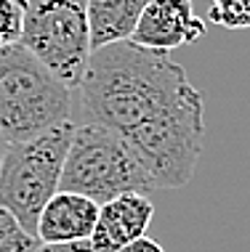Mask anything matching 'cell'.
<instances>
[{
    "label": "cell",
    "instance_id": "15",
    "mask_svg": "<svg viewBox=\"0 0 250 252\" xmlns=\"http://www.w3.org/2000/svg\"><path fill=\"white\" fill-rule=\"evenodd\" d=\"M120 252H165V250H163V244L149 239V236H139L136 242H131L128 247H123Z\"/></svg>",
    "mask_w": 250,
    "mask_h": 252
},
{
    "label": "cell",
    "instance_id": "11",
    "mask_svg": "<svg viewBox=\"0 0 250 252\" xmlns=\"http://www.w3.org/2000/svg\"><path fill=\"white\" fill-rule=\"evenodd\" d=\"M208 19L226 30H250V0H208Z\"/></svg>",
    "mask_w": 250,
    "mask_h": 252
},
{
    "label": "cell",
    "instance_id": "16",
    "mask_svg": "<svg viewBox=\"0 0 250 252\" xmlns=\"http://www.w3.org/2000/svg\"><path fill=\"white\" fill-rule=\"evenodd\" d=\"M5 149H8V141L0 135V165H3V157H5Z\"/></svg>",
    "mask_w": 250,
    "mask_h": 252
},
{
    "label": "cell",
    "instance_id": "2",
    "mask_svg": "<svg viewBox=\"0 0 250 252\" xmlns=\"http://www.w3.org/2000/svg\"><path fill=\"white\" fill-rule=\"evenodd\" d=\"M70 117L72 88L22 43L0 48V135L8 144L37 138Z\"/></svg>",
    "mask_w": 250,
    "mask_h": 252
},
{
    "label": "cell",
    "instance_id": "4",
    "mask_svg": "<svg viewBox=\"0 0 250 252\" xmlns=\"http://www.w3.org/2000/svg\"><path fill=\"white\" fill-rule=\"evenodd\" d=\"M202 135H205V98L189 88L176 104L133 127L125 141L136 152L157 189H184L194 178Z\"/></svg>",
    "mask_w": 250,
    "mask_h": 252
},
{
    "label": "cell",
    "instance_id": "8",
    "mask_svg": "<svg viewBox=\"0 0 250 252\" xmlns=\"http://www.w3.org/2000/svg\"><path fill=\"white\" fill-rule=\"evenodd\" d=\"M154 218V204L146 194H123L99 207V220L91 234L93 252H120L139 236H146Z\"/></svg>",
    "mask_w": 250,
    "mask_h": 252
},
{
    "label": "cell",
    "instance_id": "10",
    "mask_svg": "<svg viewBox=\"0 0 250 252\" xmlns=\"http://www.w3.org/2000/svg\"><path fill=\"white\" fill-rule=\"evenodd\" d=\"M152 0H88L91 48H104L112 43L131 40L141 13Z\"/></svg>",
    "mask_w": 250,
    "mask_h": 252
},
{
    "label": "cell",
    "instance_id": "13",
    "mask_svg": "<svg viewBox=\"0 0 250 252\" xmlns=\"http://www.w3.org/2000/svg\"><path fill=\"white\" fill-rule=\"evenodd\" d=\"M30 0H0V48L22 43Z\"/></svg>",
    "mask_w": 250,
    "mask_h": 252
},
{
    "label": "cell",
    "instance_id": "12",
    "mask_svg": "<svg viewBox=\"0 0 250 252\" xmlns=\"http://www.w3.org/2000/svg\"><path fill=\"white\" fill-rule=\"evenodd\" d=\"M37 247V236L24 231L8 210L0 207V252H35Z\"/></svg>",
    "mask_w": 250,
    "mask_h": 252
},
{
    "label": "cell",
    "instance_id": "6",
    "mask_svg": "<svg viewBox=\"0 0 250 252\" xmlns=\"http://www.w3.org/2000/svg\"><path fill=\"white\" fill-rule=\"evenodd\" d=\"M22 45L67 88H80L93 53L88 0H30Z\"/></svg>",
    "mask_w": 250,
    "mask_h": 252
},
{
    "label": "cell",
    "instance_id": "5",
    "mask_svg": "<svg viewBox=\"0 0 250 252\" xmlns=\"http://www.w3.org/2000/svg\"><path fill=\"white\" fill-rule=\"evenodd\" d=\"M75 127L70 120L37 138L8 144L5 149L0 165V207L8 210L19 226L35 236L43 207L62 189L64 159Z\"/></svg>",
    "mask_w": 250,
    "mask_h": 252
},
{
    "label": "cell",
    "instance_id": "14",
    "mask_svg": "<svg viewBox=\"0 0 250 252\" xmlns=\"http://www.w3.org/2000/svg\"><path fill=\"white\" fill-rule=\"evenodd\" d=\"M35 252H93L91 239L83 242H40Z\"/></svg>",
    "mask_w": 250,
    "mask_h": 252
},
{
    "label": "cell",
    "instance_id": "1",
    "mask_svg": "<svg viewBox=\"0 0 250 252\" xmlns=\"http://www.w3.org/2000/svg\"><path fill=\"white\" fill-rule=\"evenodd\" d=\"M192 88L186 69L163 51L123 40L96 48L80 80L83 122L125 135Z\"/></svg>",
    "mask_w": 250,
    "mask_h": 252
},
{
    "label": "cell",
    "instance_id": "3",
    "mask_svg": "<svg viewBox=\"0 0 250 252\" xmlns=\"http://www.w3.org/2000/svg\"><path fill=\"white\" fill-rule=\"evenodd\" d=\"M154 189V181L123 135L91 122L75 127L59 191L83 194L96 204H107L123 194L149 196Z\"/></svg>",
    "mask_w": 250,
    "mask_h": 252
},
{
    "label": "cell",
    "instance_id": "7",
    "mask_svg": "<svg viewBox=\"0 0 250 252\" xmlns=\"http://www.w3.org/2000/svg\"><path fill=\"white\" fill-rule=\"evenodd\" d=\"M205 22L194 13L192 0H152L141 13L131 43L149 51L171 53L205 37Z\"/></svg>",
    "mask_w": 250,
    "mask_h": 252
},
{
    "label": "cell",
    "instance_id": "9",
    "mask_svg": "<svg viewBox=\"0 0 250 252\" xmlns=\"http://www.w3.org/2000/svg\"><path fill=\"white\" fill-rule=\"evenodd\" d=\"M99 207L93 199L72 191H56L43 207L37 220L40 242H83L91 239L99 220Z\"/></svg>",
    "mask_w": 250,
    "mask_h": 252
}]
</instances>
